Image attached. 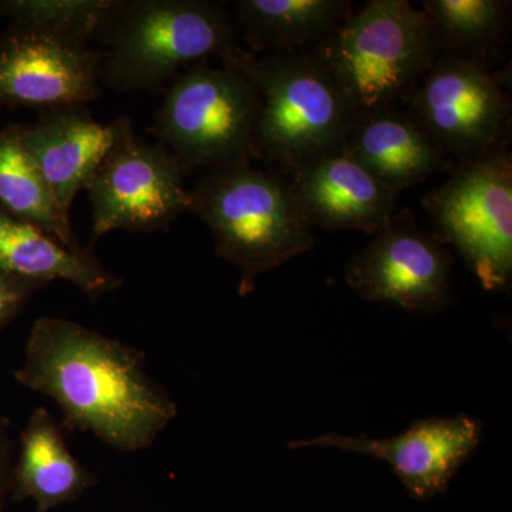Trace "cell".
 Wrapping results in <instances>:
<instances>
[{"label":"cell","mask_w":512,"mask_h":512,"mask_svg":"<svg viewBox=\"0 0 512 512\" xmlns=\"http://www.w3.org/2000/svg\"><path fill=\"white\" fill-rule=\"evenodd\" d=\"M114 6L116 0H9L0 2V12L15 25L87 43L100 35Z\"/></svg>","instance_id":"ffe728a7"},{"label":"cell","mask_w":512,"mask_h":512,"mask_svg":"<svg viewBox=\"0 0 512 512\" xmlns=\"http://www.w3.org/2000/svg\"><path fill=\"white\" fill-rule=\"evenodd\" d=\"M221 62L255 84L256 153L289 170L343 146L357 117L312 52L256 57L237 46Z\"/></svg>","instance_id":"5b68a950"},{"label":"cell","mask_w":512,"mask_h":512,"mask_svg":"<svg viewBox=\"0 0 512 512\" xmlns=\"http://www.w3.org/2000/svg\"><path fill=\"white\" fill-rule=\"evenodd\" d=\"M441 244L453 245L487 291L512 278V158L491 151L464 161L423 198Z\"/></svg>","instance_id":"52a82bcc"},{"label":"cell","mask_w":512,"mask_h":512,"mask_svg":"<svg viewBox=\"0 0 512 512\" xmlns=\"http://www.w3.org/2000/svg\"><path fill=\"white\" fill-rule=\"evenodd\" d=\"M104 53L30 26L0 37V107L84 106L101 93Z\"/></svg>","instance_id":"8fae6325"},{"label":"cell","mask_w":512,"mask_h":512,"mask_svg":"<svg viewBox=\"0 0 512 512\" xmlns=\"http://www.w3.org/2000/svg\"><path fill=\"white\" fill-rule=\"evenodd\" d=\"M0 274L50 282L63 279L90 298L119 289L123 279L101 265L90 248L72 249L45 229L0 208Z\"/></svg>","instance_id":"2e32d148"},{"label":"cell","mask_w":512,"mask_h":512,"mask_svg":"<svg viewBox=\"0 0 512 512\" xmlns=\"http://www.w3.org/2000/svg\"><path fill=\"white\" fill-rule=\"evenodd\" d=\"M191 214L210 228L218 258L241 269L239 295L255 279L315 247L288 181L251 164L211 171L191 188Z\"/></svg>","instance_id":"7a4b0ae2"},{"label":"cell","mask_w":512,"mask_h":512,"mask_svg":"<svg viewBox=\"0 0 512 512\" xmlns=\"http://www.w3.org/2000/svg\"><path fill=\"white\" fill-rule=\"evenodd\" d=\"M481 440V426L473 417H433L414 421L409 430L389 439L323 434L296 440L289 448L328 447L365 454L389 464L416 500H429L447 490L460 467L473 456Z\"/></svg>","instance_id":"7c38bea8"},{"label":"cell","mask_w":512,"mask_h":512,"mask_svg":"<svg viewBox=\"0 0 512 512\" xmlns=\"http://www.w3.org/2000/svg\"><path fill=\"white\" fill-rule=\"evenodd\" d=\"M101 86L114 92L160 89L188 64L237 47L228 13L202 0H116L100 35Z\"/></svg>","instance_id":"277c9868"},{"label":"cell","mask_w":512,"mask_h":512,"mask_svg":"<svg viewBox=\"0 0 512 512\" xmlns=\"http://www.w3.org/2000/svg\"><path fill=\"white\" fill-rule=\"evenodd\" d=\"M46 286L43 282L0 274V330L6 328L28 305L29 299Z\"/></svg>","instance_id":"7402d4cb"},{"label":"cell","mask_w":512,"mask_h":512,"mask_svg":"<svg viewBox=\"0 0 512 512\" xmlns=\"http://www.w3.org/2000/svg\"><path fill=\"white\" fill-rule=\"evenodd\" d=\"M451 255L404 217L393 220L346 266V282L366 302L434 313L450 302Z\"/></svg>","instance_id":"30bf717a"},{"label":"cell","mask_w":512,"mask_h":512,"mask_svg":"<svg viewBox=\"0 0 512 512\" xmlns=\"http://www.w3.org/2000/svg\"><path fill=\"white\" fill-rule=\"evenodd\" d=\"M0 205L18 220L45 229L72 249H80L72 221L60 211L45 178L23 146L22 126L0 128Z\"/></svg>","instance_id":"d6986e66"},{"label":"cell","mask_w":512,"mask_h":512,"mask_svg":"<svg viewBox=\"0 0 512 512\" xmlns=\"http://www.w3.org/2000/svg\"><path fill=\"white\" fill-rule=\"evenodd\" d=\"M113 143L84 190L93 207L90 249L116 229L156 232L190 211L191 192L177 158L138 138L130 119L111 123Z\"/></svg>","instance_id":"ba28073f"},{"label":"cell","mask_w":512,"mask_h":512,"mask_svg":"<svg viewBox=\"0 0 512 512\" xmlns=\"http://www.w3.org/2000/svg\"><path fill=\"white\" fill-rule=\"evenodd\" d=\"M12 478V444H10L9 427L6 420L0 416V500L8 490Z\"/></svg>","instance_id":"603a6c76"},{"label":"cell","mask_w":512,"mask_h":512,"mask_svg":"<svg viewBox=\"0 0 512 512\" xmlns=\"http://www.w3.org/2000/svg\"><path fill=\"white\" fill-rule=\"evenodd\" d=\"M238 19L248 45L272 55L313 52L343 22L345 0H241Z\"/></svg>","instance_id":"ac0fdd59"},{"label":"cell","mask_w":512,"mask_h":512,"mask_svg":"<svg viewBox=\"0 0 512 512\" xmlns=\"http://www.w3.org/2000/svg\"><path fill=\"white\" fill-rule=\"evenodd\" d=\"M12 480L16 497L32 498L37 511L49 512L80 497L94 477L73 456L52 414L36 409L20 436Z\"/></svg>","instance_id":"e0dca14e"},{"label":"cell","mask_w":512,"mask_h":512,"mask_svg":"<svg viewBox=\"0 0 512 512\" xmlns=\"http://www.w3.org/2000/svg\"><path fill=\"white\" fill-rule=\"evenodd\" d=\"M437 52L420 9L407 0H370L312 53L360 117L410 96Z\"/></svg>","instance_id":"3957f363"},{"label":"cell","mask_w":512,"mask_h":512,"mask_svg":"<svg viewBox=\"0 0 512 512\" xmlns=\"http://www.w3.org/2000/svg\"><path fill=\"white\" fill-rule=\"evenodd\" d=\"M15 379L52 399L67 430L126 453L153 446L178 414L141 350L69 319L33 323Z\"/></svg>","instance_id":"6da1fadb"},{"label":"cell","mask_w":512,"mask_h":512,"mask_svg":"<svg viewBox=\"0 0 512 512\" xmlns=\"http://www.w3.org/2000/svg\"><path fill=\"white\" fill-rule=\"evenodd\" d=\"M342 148L397 192L447 170L448 165L446 153L412 116L390 109L357 117Z\"/></svg>","instance_id":"9a60e30c"},{"label":"cell","mask_w":512,"mask_h":512,"mask_svg":"<svg viewBox=\"0 0 512 512\" xmlns=\"http://www.w3.org/2000/svg\"><path fill=\"white\" fill-rule=\"evenodd\" d=\"M259 96L247 74L228 63L192 66L171 84L153 134L184 173L251 164Z\"/></svg>","instance_id":"8992f818"},{"label":"cell","mask_w":512,"mask_h":512,"mask_svg":"<svg viewBox=\"0 0 512 512\" xmlns=\"http://www.w3.org/2000/svg\"><path fill=\"white\" fill-rule=\"evenodd\" d=\"M421 12L429 20L437 46L474 50L487 46L503 28L507 6L501 0H427Z\"/></svg>","instance_id":"44dd1931"},{"label":"cell","mask_w":512,"mask_h":512,"mask_svg":"<svg viewBox=\"0 0 512 512\" xmlns=\"http://www.w3.org/2000/svg\"><path fill=\"white\" fill-rule=\"evenodd\" d=\"M289 187L309 227L376 235L393 220L400 192L387 187L342 147L289 168Z\"/></svg>","instance_id":"4fadbf2b"},{"label":"cell","mask_w":512,"mask_h":512,"mask_svg":"<svg viewBox=\"0 0 512 512\" xmlns=\"http://www.w3.org/2000/svg\"><path fill=\"white\" fill-rule=\"evenodd\" d=\"M113 136L111 123L94 120L83 106L56 107L35 124L22 126L23 146L67 218L77 192L89 183Z\"/></svg>","instance_id":"5bb4252c"},{"label":"cell","mask_w":512,"mask_h":512,"mask_svg":"<svg viewBox=\"0 0 512 512\" xmlns=\"http://www.w3.org/2000/svg\"><path fill=\"white\" fill-rule=\"evenodd\" d=\"M413 119L444 151L464 161L494 151L507 126V97L476 57L434 60L410 94Z\"/></svg>","instance_id":"9c48e42d"}]
</instances>
